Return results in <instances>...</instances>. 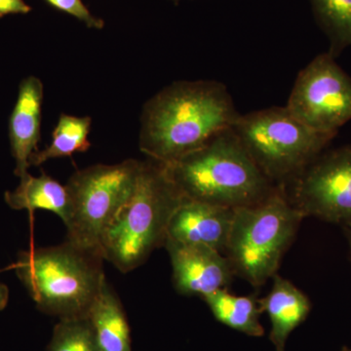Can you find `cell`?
Segmentation results:
<instances>
[{"instance_id": "cell-14", "label": "cell", "mask_w": 351, "mask_h": 351, "mask_svg": "<svg viewBox=\"0 0 351 351\" xmlns=\"http://www.w3.org/2000/svg\"><path fill=\"white\" fill-rule=\"evenodd\" d=\"M19 186L14 191H7L5 202L14 210H44L56 214L68 226L71 218V195L66 186L52 177L41 173L34 177L27 173L20 178Z\"/></svg>"}, {"instance_id": "cell-12", "label": "cell", "mask_w": 351, "mask_h": 351, "mask_svg": "<svg viewBox=\"0 0 351 351\" xmlns=\"http://www.w3.org/2000/svg\"><path fill=\"white\" fill-rule=\"evenodd\" d=\"M43 83L36 76H29L21 82L17 101L9 119V138L15 159L14 173L22 178L31 167L29 159L38 152L40 141Z\"/></svg>"}, {"instance_id": "cell-2", "label": "cell", "mask_w": 351, "mask_h": 351, "mask_svg": "<svg viewBox=\"0 0 351 351\" xmlns=\"http://www.w3.org/2000/svg\"><path fill=\"white\" fill-rule=\"evenodd\" d=\"M163 165L184 198L217 206H252L279 186L263 174L232 128L197 151Z\"/></svg>"}, {"instance_id": "cell-20", "label": "cell", "mask_w": 351, "mask_h": 351, "mask_svg": "<svg viewBox=\"0 0 351 351\" xmlns=\"http://www.w3.org/2000/svg\"><path fill=\"white\" fill-rule=\"evenodd\" d=\"M47 5L80 21L88 29L101 31L105 27V21L95 16L82 0H43Z\"/></svg>"}, {"instance_id": "cell-13", "label": "cell", "mask_w": 351, "mask_h": 351, "mask_svg": "<svg viewBox=\"0 0 351 351\" xmlns=\"http://www.w3.org/2000/svg\"><path fill=\"white\" fill-rule=\"evenodd\" d=\"M269 294L260 301L263 313L269 315L271 329L269 339L276 351H285L291 332L306 319L311 304L294 284L276 274Z\"/></svg>"}, {"instance_id": "cell-8", "label": "cell", "mask_w": 351, "mask_h": 351, "mask_svg": "<svg viewBox=\"0 0 351 351\" xmlns=\"http://www.w3.org/2000/svg\"><path fill=\"white\" fill-rule=\"evenodd\" d=\"M286 108L313 130L336 136L351 120L350 77L332 54H321L298 75Z\"/></svg>"}, {"instance_id": "cell-6", "label": "cell", "mask_w": 351, "mask_h": 351, "mask_svg": "<svg viewBox=\"0 0 351 351\" xmlns=\"http://www.w3.org/2000/svg\"><path fill=\"white\" fill-rule=\"evenodd\" d=\"M232 129L263 174L279 186L301 174L335 138L304 125L286 107L239 115Z\"/></svg>"}, {"instance_id": "cell-9", "label": "cell", "mask_w": 351, "mask_h": 351, "mask_svg": "<svg viewBox=\"0 0 351 351\" xmlns=\"http://www.w3.org/2000/svg\"><path fill=\"white\" fill-rule=\"evenodd\" d=\"M290 184L286 195L304 218L350 225L351 147L320 154Z\"/></svg>"}, {"instance_id": "cell-11", "label": "cell", "mask_w": 351, "mask_h": 351, "mask_svg": "<svg viewBox=\"0 0 351 351\" xmlns=\"http://www.w3.org/2000/svg\"><path fill=\"white\" fill-rule=\"evenodd\" d=\"M234 210L184 198L170 219L166 239L209 247L223 253Z\"/></svg>"}, {"instance_id": "cell-1", "label": "cell", "mask_w": 351, "mask_h": 351, "mask_svg": "<svg viewBox=\"0 0 351 351\" xmlns=\"http://www.w3.org/2000/svg\"><path fill=\"white\" fill-rule=\"evenodd\" d=\"M239 115L221 83H173L145 105L140 151L157 162H175L232 128Z\"/></svg>"}, {"instance_id": "cell-15", "label": "cell", "mask_w": 351, "mask_h": 351, "mask_svg": "<svg viewBox=\"0 0 351 351\" xmlns=\"http://www.w3.org/2000/svg\"><path fill=\"white\" fill-rule=\"evenodd\" d=\"M100 351H132L130 327L117 293L106 279L89 313Z\"/></svg>"}, {"instance_id": "cell-10", "label": "cell", "mask_w": 351, "mask_h": 351, "mask_svg": "<svg viewBox=\"0 0 351 351\" xmlns=\"http://www.w3.org/2000/svg\"><path fill=\"white\" fill-rule=\"evenodd\" d=\"M164 246L170 256L173 282L180 294L204 298L226 289L232 281V265L221 252L169 239Z\"/></svg>"}, {"instance_id": "cell-7", "label": "cell", "mask_w": 351, "mask_h": 351, "mask_svg": "<svg viewBox=\"0 0 351 351\" xmlns=\"http://www.w3.org/2000/svg\"><path fill=\"white\" fill-rule=\"evenodd\" d=\"M141 162L128 159L113 165L97 164L69 178L66 186L73 211L66 226L68 241L103 256L104 235L133 193Z\"/></svg>"}, {"instance_id": "cell-24", "label": "cell", "mask_w": 351, "mask_h": 351, "mask_svg": "<svg viewBox=\"0 0 351 351\" xmlns=\"http://www.w3.org/2000/svg\"><path fill=\"white\" fill-rule=\"evenodd\" d=\"M171 1L175 2V3H179V2L182 1V0H171Z\"/></svg>"}, {"instance_id": "cell-5", "label": "cell", "mask_w": 351, "mask_h": 351, "mask_svg": "<svg viewBox=\"0 0 351 351\" xmlns=\"http://www.w3.org/2000/svg\"><path fill=\"white\" fill-rule=\"evenodd\" d=\"M302 219L283 186L258 204L235 209L226 248L233 274L254 287L274 278Z\"/></svg>"}, {"instance_id": "cell-19", "label": "cell", "mask_w": 351, "mask_h": 351, "mask_svg": "<svg viewBox=\"0 0 351 351\" xmlns=\"http://www.w3.org/2000/svg\"><path fill=\"white\" fill-rule=\"evenodd\" d=\"M48 351H100L88 315L61 318L53 330Z\"/></svg>"}, {"instance_id": "cell-18", "label": "cell", "mask_w": 351, "mask_h": 351, "mask_svg": "<svg viewBox=\"0 0 351 351\" xmlns=\"http://www.w3.org/2000/svg\"><path fill=\"white\" fill-rule=\"evenodd\" d=\"M321 27L331 41L330 54L336 56L351 45V0H311Z\"/></svg>"}, {"instance_id": "cell-22", "label": "cell", "mask_w": 351, "mask_h": 351, "mask_svg": "<svg viewBox=\"0 0 351 351\" xmlns=\"http://www.w3.org/2000/svg\"><path fill=\"white\" fill-rule=\"evenodd\" d=\"M9 290L6 285L0 282V311H3L8 304Z\"/></svg>"}, {"instance_id": "cell-23", "label": "cell", "mask_w": 351, "mask_h": 351, "mask_svg": "<svg viewBox=\"0 0 351 351\" xmlns=\"http://www.w3.org/2000/svg\"><path fill=\"white\" fill-rule=\"evenodd\" d=\"M345 230L346 232V237H348V242H350V250H351V223L350 225L345 226Z\"/></svg>"}, {"instance_id": "cell-17", "label": "cell", "mask_w": 351, "mask_h": 351, "mask_svg": "<svg viewBox=\"0 0 351 351\" xmlns=\"http://www.w3.org/2000/svg\"><path fill=\"white\" fill-rule=\"evenodd\" d=\"M91 124V117L62 113L53 131L50 145L43 151L34 152L29 159V165L40 166L50 159L71 157L75 152H87L91 147L88 140Z\"/></svg>"}, {"instance_id": "cell-21", "label": "cell", "mask_w": 351, "mask_h": 351, "mask_svg": "<svg viewBox=\"0 0 351 351\" xmlns=\"http://www.w3.org/2000/svg\"><path fill=\"white\" fill-rule=\"evenodd\" d=\"M32 10L25 0H0V19L9 15H27Z\"/></svg>"}, {"instance_id": "cell-3", "label": "cell", "mask_w": 351, "mask_h": 351, "mask_svg": "<svg viewBox=\"0 0 351 351\" xmlns=\"http://www.w3.org/2000/svg\"><path fill=\"white\" fill-rule=\"evenodd\" d=\"M184 199L163 164L142 161L133 193L104 235L105 261L122 274L144 265L165 244L170 219Z\"/></svg>"}, {"instance_id": "cell-16", "label": "cell", "mask_w": 351, "mask_h": 351, "mask_svg": "<svg viewBox=\"0 0 351 351\" xmlns=\"http://www.w3.org/2000/svg\"><path fill=\"white\" fill-rule=\"evenodd\" d=\"M202 299L215 318L226 326L257 338L265 334L260 322V301L254 295H235L221 289Z\"/></svg>"}, {"instance_id": "cell-4", "label": "cell", "mask_w": 351, "mask_h": 351, "mask_svg": "<svg viewBox=\"0 0 351 351\" xmlns=\"http://www.w3.org/2000/svg\"><path fill=\"white\" fill-rule=\"evenodd\" d=\"M103 256L66 241L21 252L16 274L39 311L61 318L87 316L107 277Z\"/></svg>"}, {"instance_id": "cell-25", "label": "cell", "mask_w": 351, "mask_h": 351, "mask_svg": "<svg viewBox=\"0 0 351 351\" xmlns=\"http://www.w3.org/2000/svg\"><path fill=\"white\" fill-rule=\"evenodd\" d=\"M341 351H351V350H348V348H343Z\"/></svg>"}]
</instances>
